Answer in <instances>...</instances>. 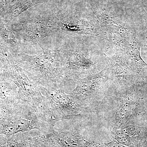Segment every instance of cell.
I'll use <instances>...</instances> for the list:
<instances>
[{
    "mask_svg": "<svg viewBox=\"0 0 147 147\" xmlns=\"http://www.w3.org/2000/svg\"><path fill=\"white\" fill-rule=\"evenodd\" d=\"M147 110V96L141 91L133 89L119 98L114 129L126 125L129 121Z\"/></svg>",
    "mask_w": 147,
    "mask_h": 147,
    "instance_id": "6da1fadb",
    "label": "cell"
},
{
    "mask_svg": "<svg viewBox=\"0 0 147 147\" xmlns=\"http://www.w3.org/2000/svg\"><path fill=\"white\" fill-rule=\"evenodd\" d=\"M106 66L115 83L124 86L136 84V79L125 53L113 45L104 54Z\"/></svg>",
    "mask_w": 147,
    "mask_h": 147,
    "instance_id": "7a4b0ae2",
    "label": "cell"
},
{
    "mask_svg": "<svg viewBox=\"0 0 147 147\" xmlns=\"http://www.w3.org/2000/svg\"><path fill=\"white\" fill-rule=\"evenodd\" d=\"M111 43L121 49L126 54L136 79V84L147 82V64L140 55V45L134 36L124 38L115 37Z\"/></svg>",
    "mask_w": 147,
    "mask_h": 147,
    "instance_id": "3957f363",
    "label": "cell"
},
{
    "mask_svg": "<svg viewBox=\"0 0 147 147\" xmlns=\"http://www.w3.org/2000/svg\"><path fill=\"white\" fill-rule=\"evenodd\" d=\"M110 77L108 67L100 72L87 76L79 81L74 92L83 98L93 99L102 94L105 83Z\"/></svg>",
    "mask_w": 147,
    "mask_h": 147,
    "instance_id": "277c9868",
    "label": "cell"
},
{
    "mask_svg": "<svg viewBox=\"0 0 147 147\" xmlns=\"http://www.w3.org/2000/svg\"><path fill=\"white\" fill-rule=\"evenodd\" d=\"M63 27L67 31L99 37L109 41L108 35L101 29L96 18L68 19L63 23Z\"/></svg>",
    "mask_w": 147,
    "mask_h": 147,
    "instance_id": "5b68a950",
    "label": "cell"
},
{
    "mask_svg": "<svg viewBox=\"0 0 147 147\" xmlns=\"http://www.w3.org/2000/svg\"><path fill=\"white\" fill-rule=\"evenodd\" d=\"M146 128L137 125H123L113 129L114 141L127 147H142L144 144Z\"/></svg>",
    "mask_w": 147,
    "mask_h": 147,
    "instance_id": "8992f818",
    "label": "cell"
},
{
    "mask_svg": "<svg viewBox=\"0 0 147 147\" xmlns=\"http://www.w3.org/2000/svg\"><path fill=\"white\" fill-rule=\"evenodd\" d=\"M95 15L100 28L106 34H108L112 36H116L124 38L133 36L130 30L124 23L107 11H98Z\"/></svg>",
    "mask_w": 147,
    "mask_h": 147,
    "instance_id": "52a82bcc",
    "label": "cell"
},
{
    "mask_svg": "<svg viewBox=\"0 0 147 147\" xmlns=\"http://www.w3.org/2000/svg\"><path fill=\"white\" fill-rule=\"evenodd\" d=\"M67 67L71 71L92 72L95 69V63L92 56L82 52H72L67 57Z\"/></svg>",
    "mask_w": 147,
    "mask_h": 147,
    "instance_id": "ba28073f",
    "label": "cell"
},
{
    "mask_svg": "<svg viewBox=\"0 0 147 147\" xmlns=\"http://www.w3.org/2000/svg\"><path fill=\"white\" fill-rule=\"evenodd\" d=\"M56 24L49 21H38L28 27V34L35 40L41 39L49 35L57 28Z\"/></svg>",
    "mask_w": 147,
    "mask_h": 147,
    "instance_id": "9c48e42d",
    "label": "cell"
},
{
    "mask_svg": "<svg viewBox=\"0 0 147 147\" xmlns=\"http://www.w3.org/2000/svg\"><path fill=\"white\" fill-rule=\"evenodd\" d=\"M34 124L31 121L26 119H20L7 126L4 131L8 134H15L32 129Z\"/></svg>",
    "mask_w": 147,
    "mask_h": 147,
    "instance_id": "30bf717a",
    "label": "cell"
},
{
    "mask_svg": "<svg viewBox=\"0 0 147 147\" xmlns=\"http://www.w3.org/2000/svg\"><path fill=\"white\" fill-rule=\"evenodd\" d=\"M51 96L57 104L66 110H73L75 108L72 100L63 92H55L52 94Z\"/></svg>",
    "mask_w": 147,
    "mask_h": 147,
    "instance_id": "8fae6325",
    "label": "cell"
},
{
    "mask_svg": "<svg viewBox=\"0 0 147 147\" xmlns=\"http://www.w3.org/2000/svg\"><path fill=\"white\" fill-rule=\"evenodd\" d=\"M36 3V2L34 1H20L14 6L12 11V15L14 17H16Z\"/></svg>",
    "mask_w": 147,
    "mask_h": 147,
    "instance_id": "7c38bea8",
    "label": "cell"
},
{
    "mask_svg": "<svg viewBox=\"0 0 147 147\" xmlns=\"http://www.w3.org/2000/svg\"><path fill=\"white\" fill-rule=\"evenodd\" d=\"M94 147H127L120 144L117 143L115 141L108 143V144H99L96 143Z\"/></svg>",
    "mask_w": 147,
    "mask_h": 147,
    "instance_id": "4fadbf2b",
    "label": "cell"
},
{
    "mask_svg": "<svg viewBox=\"0 0 147 147\" xmlns=\"http://www.w3.org/2000/svg\"><path fill=\"white\" fill-rule=\"evenodd\" d=\"M4 35L6 39L11 43H16V39L12 34L11 33V32L8 31H5L4 32Z\"/></svg>",
    "mask_w": 147,
    "mask_h": 147,
    "instance_id": "5bb4252c",
    "label": "cell"
},
{
    "mask_svg": "<svg viewBox=\"0 0 147 147\" xmlns=\"http://www.w3.org/2000/svg\"><path fill=\"white\" fill-rule=\"evenodd\" d=\"M147 146V127L146 130V137H145L144 144V146Z\"/></svg>",
    "mask_w": 147,
    "mask_h": 147,
    "instance_id": "9a60e30c",
    "label": "cell"
},
{
    "mask_svg": "<svg viewBox=\"0 0 147 147\" xmlns=\"http://www.w3.org/2000/svg\"><path fill=\"white\" fill-rule=\"evenodd\" d=\"M146 45L147 46V36L146 37Z\"/></svg>",
    "mask_w": 147,
    "mask_h": 147,
    "instance_id": "2e32d148",
    "label": "cell"
}]
</instances>
